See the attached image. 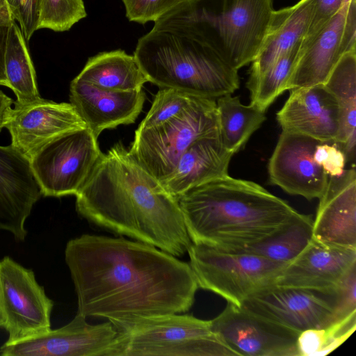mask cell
<instances>
[{"instance_id":"83f0119b","label":"cell","mask_w":356,"mask_h":356,"mask_svg":"<svg viewBox=\"0 0 356 356\" xmlns=\"http://www.w3.org/2000/svg\"><path fill=\"white\" fill-rule=\"evenodd\" d=\"M313 220L298 213L290 222L268 238L243 250L266 259L288 264L297 257L312 239Z\"/></svg>"},{"instance_id":"484cf974","label":"cell","mask_w":356,"mask_h":356,"mask_svg":"<svg viewBox=\"0 0 356 356\" xmlns=\"http://www.w3.org/2000/svg\"><path fill=\"white\" fill-rule=\"evenodd\" d=\"M219 133L223 145L236 153L266 120L265 111L238 97L225 95L216 99Z\"/></svg>"},{"instance_id":"f1b7e54d","label":"cell","mask_w":356,"mask_h":356,"mask_svg":"<svg viewBox=\"0 0 356 356\" xmlns=\"http://www.w3.org/2000/svg\"><path fill=\"white\" fill-rule=\"evenodd\" d=\"M300 44L280 56L252 84L251 104L266 111L275 99L287 90V83L298 60Z\"/></svg>"},{"instance_id":"f35d334b","label":"cell","mask_w":356,"mask_h":356,"mask_svg":"<svg viewBox=\"0 0 356 356\" xmlns=\"http://www.w3.org/2000/svg\"><path fill=\"white\" fill-rule=\"evenodd\" d=\"M14 101L0 90V131L4 127Z\"/></svg>"},{"instance_id":"74e56055","label":"cell","mask_w":356,"mask_h":356,"mask_svg":"<svg viewBox=\"0 0 356 356\" xmlns=\"http://www.w3.org/2000/svg\"><path fill=\"white\" fill-rule=\"evenodd\" d=\"M15 21L8 6L0 8V86H7L5 54L9 30Z\"/></svg>"},{"instance_id":"3957f363","label":"cell","mask_w":356,"mask_h":356,"mask_svg":"<svg viewBox=\"0 0 356 356\" xmlns=\"http://www.w3.org/2000/svg\"><path fill=\"white\" fill-rule=\"evenodd\" d=\"M193 243L238 251L274 234L298 212L252 181L226 175L177 197Z\"/></svg>"},{"instance_id":"e0dca14e","label":"cell","mask_w":356,"mask_h":356,"mask_svg":"<svg viewBox=\"0 0 356 356\" xmlns=\"http://www.w3.org/2000/svg\"><path fill=\"white\" fill-rule=\"evenodd\" d=\"M41 195L29 159L11 145H0V230L24 241L25 222Z\"/></svg>"},{"instance_id":"cb8c5ba5","label":"cell","mask_w":356,"mask_h":356,"mask_svg":"<svg viewBox=\"0 0 356 356\" xmlns=\"http://www.w3.org/2000/svg\"><path fill=\"white\" fill-rule=\"evenodd\" d=\"M76 78L104 90L117 91L142 90L148 82L136 57L121 49L89 58Z\"/></svg>"},{"instance_id":"4316f807","label":"cell","mask_w":356,"mask_h":356,"mask_svg":"<svg viewBox=\"0 0 356 356\" xmlns=\"http://www.w3.org/2000/svg\"><path fill=\"white\" fill-rule=\"evenodd\" d=\"M5 72L7 87L14 92L17 97L15 105L24 106L42 99L37 88L35 72L26 40L15 21L8 33Z\"/></svg>"},{"instance_id":"7a4b0ae2","label":"cell","mask_w":356,"mask_h":356,"mask_svg":"<svg viewBox=\"0 0 356 356\" xmlns=\"http://www.w3.org/2000/svg\"><path fill=\"white\" fill-rule=\"evenodd\" d=\"M76 209L99 227L176 257L192 244L177 198L121 142L101 154L76 195Z\"/></svg>"},{"instance_id":"44dd1931","label":"cell","mask_w":356,"mask_h":356,"mask_svg":"<svg viewBox=\"0 0 356 356\" xmlns=\"http://www.w3.org/2000/svg\"><path fill=\"white\" fill-rule=\"evenodd\" d=\"M313 220V238L320 242L356 249V172L345 169L339 177H328L318 198Z\"/></svg>"},{"instance_id":"7c38bea8","label":"cell","mask_w":356,"mask_h":356,"mask_svg":"<svg viewBox=\"0 0 356 356\" xmlns=\"http://www.w3.org/2000/svg\"><path fill=\"white\" fill-rule=\"evenodd\" d=\"M211 332L238 356H298L299 332L229 303L210 321Z\"/></svg>"},{"instance_id":"7402d4cb","label":"cell","mask_w":356,"mask_h":356,"mask_svg":"<svg viewBox=\"0 0 356 356\" xmlns=\"http://www.w3.org/2000/svg\"><path fill=\"white\" fill-rule=\"evenodd\" d=\"M234 154L225 148L219 130L204 136L185 150L172 172L161 183L177 198L196 186L228 175Z\"/></svg>"},{"instance_id":"ffe728a7","label":"cell","mask_w":356,"mask_h":356,"mask_svg":"<svg viewBox=\"0 0 356 356\" xmlns=\"http://www.w3.org/2000/svg\"><path fill=\"white\" fill-rule=\"evenodd\" d=\"M70 90V103L97 138L105 129L134 123L145 100L143 89L104 90L76 77L72 81Z\"/></svg>"},{"instance_id":"603a6c76","label":"cell","mask_w":356,"mask_h":356,"mask_svg":"<svg viewBox=\"0 0 356 356\" xmlns=\"http://www.w3.org/2000/svg\"><path fill=\"white\" fill-rule=\"evenodd\" d=\"M314 8V0H300L292 6L273 11L263 43L252 62L246 86L252 84L280 56L301 44Z\"/></svg>"},{"instance_id":"4fadbf2b","label":"cell","mask_w":356,"mask_h":356,"mask_svg":"<svg viewBox=\"0 0 356 356\" xmlns=\"http://www.w3.org/2000/svg\"><path fill=\"white\" fill-rule=\"evenodd\" d=\"M355 49L356 0H350L300 48L287 90L324 84L341 58Z\"/></svg>"},{"instance_id":"2e32d148","label":"cell","mask_w":356,"mask_h":356,"mask_svg":"<svg viewBox=\"0 0 356 356\" xmlns=\"http://www.w3.org/2000/svg\"><path fill=\"white\" fill-rule=\"evenodd\" d=\"M4 127L10 134V145L29 159L54 138L87 127L71 103L42 98L26 105H15Z\"/></svg>"},{"instance_id":"5bb4252c","label":"cell","mask_w":356,"mask_h":356,"mask_svg":"<svg viewBox=\"0 0 356 356\" xmlns=\"http://www.w3.org/2000/svg\"><path fill=\"white\" fill-rule=\"evenodd\" d=\"M76 313L64 326L29 340L3 343L2 356H114L118 332L108 321L90 324Z\"/></svg>"},{"instance_id":"ba28073f","label":"cell","mask_w":356,"mask_h":356,"mask_svg":"<svg viewBox=\"0 0 356 356\" xmlns=\"http://www.w3.org/2000/svg\"><path fill=\"white\" fill-rule=\"evenodd\" d=\"M218 130L216 99L195 97L188 108L172 119L150 128L137 129L129 149L162 182L195 140Z\"/></svg>"},{"instance_id":"ac0fdd59","label":"cell","mask_w":356,"mask_h":356,"mask_svg":"<svg viewBox=\"0 0 356 356\" xmlns=\"http://www.w3.org/2000/svg\"><path fill=\"white\" fill-rule=\"evenodd\" d=\"M277 113L282 131L312 137L321 143L334 142L341 127V112L334 95L324 84L291 90Z\"/></svg>"},{"instance_id":"9a60e30c","label":"cell","mask_w":356,"mask_h":356,"mask_svg":"<svg viewBox=\"0 0 356 356\" xmlns=\"http://www.w3.org/2000/svg\"><path fill=\"white\" fill-rule=\"evenodd\" d=\"M319 140L282 131L269 159L268 172L271 184L289 194L311 200L325 191L328 176L313 158Z\"/></svg>"},{"instance_id":"8d00e7d4","label":"cell","mask_w":356,"mask_h":356,"mask_svg":"<svg viewBox=\"0 0 356 356\" xmlns=\"http://www.w3.org/2000/svg\"><path fill=\"white\" fill-rule=\"evenodd\" d=\"M326 346L324 329H309L300 332L297 339L298 356H323Z\"/></svg>"},{"instance_id":"d6a6232c","label":"cell","mask_w":356,"mask_h":356,"mask_svg":"<svg viewBox=\"0 0 356 356\" xmlns=\"http://www.w3.org/2000/svg\"><path fill=\"white\" fill-rule=\"evenodd\" d=\"M15 20L19 23L26 40H29L38 30V0H6Z\"/></svg>"},{"instance_id":"e575fe53","label":"cell","mask_w":356,"mask_h":356,"mask_svg":"<svg viewBox=\"0 0 356 356\" xmlns=\"http://www.w3.org/2000/svg\"><path fill=\"white\" fill-rule=\"evenodd\" d=\"M336 290L337 305L332 323L356 312V265L344 275Z\"/></svg>"},{"instance_id":"5b68a950","label":"cell","mask_w":356,"mask_h":356,"mask_svg":"<svg viewBox=\"0 0 356 356\" xmlns=\"http://www.w3.org/2000/svg\"><path fill=\"white\" fill-rule=\"evenodd\" d=\"M195 29L227 65L238 70L257 56L273 0H182Z\"/></svg>"},{"instance_id":"6da1fadb","label":"cell","mask_w":356,"mask_h":356,"mask_svg":"<svg viewBox=\"0 0 356 356\" xmlns=\"http://www.w3.org/2000/svg\"><path fill=\"white\" fill-rule=\"evenodd\" d=\"M77 313L109 321L188 312L198 284L188 263L124 237L85 234L65 249Z\"/></svg>"},{"instance_id":"4dcf8cb0","label":"cell","mask_w":356,"mask_h":356,"mask_svg":"<svg viewBox=\"0 0 356 356\" xmlns=\"http://www.w3.org/2000/svg\"><path fill=\"white\" fill-rule=\"evenodd\" d=\"M195 97L177 89L160 88L138 129L152 127L178 115L191 104Z\"/></svg>"},{"instance_id":"d4e9b609","label":"cell","mask_w":356,"mask_h":356,"mask_svg":"<svg viewBox=\"0 0 356 356\" xmlns=\"http://www.w3.org/2000/svg\"><path fill=\"white\" fill-rule=\"evenodd\" d=\"M324 85L334 95L340 108L341 127L334 143L355 161L356 142V49L345 54Z\"/></svg>"},{"instance_id":"9c48e42d","label":"cell","mask_w":356,"mask_h":356,"mask_svg":"<svg viewBox=\"0 0 356 356\" xmlns=\"http://www.w3.org/2000/svg\"><path fill=\"white\" fill-rule=\"evenodd\" d=\"M102 153L97 138L86 127L54 138L29 161L42 195L58 197L79 193Z\"/></svg>"},{"instance_id":"1f68e13d","label":"cell","mask_w":356,"mask_h":356,"mask_svg":"<svg viewBox=\"0 0 356 356\" xmlns=\"http://www.w3.org/2000/svg\"><path fill=\"white\" fill-rule=\"evenodd\" d=\"M182 0H122L129 21L144 24L155 22Z\"/></svg>"},{"instance_id":"ab89813d","label":"cell","mask_w":356,"mask_h":356,"mask_svg":"<svg viewBox=\"0 0 356 356\" xmlns=\"http://www.w3.org/2000/svg\"><path fill=\"white\" fill-rule=\"evenodd\" d=\"M8 6L6 0H0V8Z\"/></svg>"},{"instance_id":"d590c367","label":"cell","mask_w":356,"mask_h":356,"mask_svg":"<svg viewBox=\"0 0 356 356\" xmlns=\"http://www.w3.org/2000/svg\"><path fill=\"white\" fill-rule=\"evenodd\" d=\"M349 1L314 0L313 15L300 47L306 45Z\"/></svg>"},{"instance_id":"8992f818","label":"cell","mask_w":356,"mask_h":356,"mask_svg":"<svg viewBox=\"0 0 356 356\" xmlns=\"http://www.w3.org/2000/svg\"><path fill=\"white\" fill-rule=\"evenodd\" d=\"M111 322L118 332L114 356H238L211 330L210 321L168 314Z\"/></svg>"},{"instance_id":"f546056e","label":"cell","mask_w":356,"mask_h":356,"mask_svg":"<svg viewBox=\"0 0 356 356\" xmlns=\"http://www.w3.org/2000/svg\"><path fill=\"white\" fill-rule=\"evenodd\" d=\"M38 1V29L66 31L87 16L83 0Z\"/></svg>"},{"instance_id":"30bf717a","label":"cell","mask_w":356,"mask_h":356,"mask_svg":"<svg viewBox=\"0 0 356 356\" xmlns=\"http://www.w3.org/2000/svg\"><path fill=\"white\" fill-rule=\"evenodd\" d=\"M54 302L34 272L6 256L0 260V327L8 333L5 344L42 335L51 328Z\"/></svg>"},{"instance_id":"d6986e66","label":"cell","mask_w":356,"mask_h":356,"mask_svg":"<svg viewBox=\"0 0 356 356\" xmlns=\"http://www.w3.org/2000/svg\"><path fill=\"white\" fill-rule=\"evenodd\" d=\"M354 265L356 249L322 243L312 238L300 254L286 264L274 284L335 291Z\"/></svg>"},{"instance_id":"836d02e7","label":"cell","mask_w":356,"mask_h":356,"mask_svg":"<svg viewBox=\"0 0 356 356\" xmlns=\"http://www.w3.org/2000/svg\"><path fill=\"white\" fill-rule=\"evenodd\" d=\"M313 158L328 177L341 175L347 163L345 153L334 142L318 143Z\"/></svg>"},{"instance_id":"52a82bcc","label":"cell","mask_w":356,"mask_h":356,"mask_svg":"<svg viewBox=\"0 0 356 356\" xmlns=\"http://www.w3.org/2000/svg\"><path fill=\"white\" fill-rule=\"evenodd\" d=\"M187 253L198 287L239 307L255 292L274 284L287 264L247 252L193 243Z\"/></svg>"},{"instance_id":"8fae6325","label":"cell","mask_w":356,"mask_h":356,"mask_svg":"<svg viewBox=\"0 0 356 356\" xmlns=\"http://www.w3.org/2000/svg\"><path fill=\"white\" fill-rule=\"evenodd\" d=\"M337 305V290L272 284L251 295L241 307L300 333L331 325Z\"/></svg>"},{"instance_id":"277c9868","label":"cell","mask_w":356,"mask_h":356,"mask_svg":"<svg viewBox=\"0 0 356 356\" xmlns=\"http://www.w3.org/2000/svg\"><path fill=\"white\" fill-rule=\"evenodd\" d=\"M134 56L148 82L217 99L240 86L238 70L224 62L194 28L181 3L139 38Z\"/></svg>"}]
</instances>
